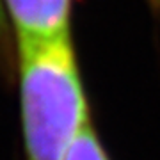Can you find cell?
Returning a JSON list of instances; mask_svg holds the SVG:
<instances>
[{
  "label": "cell",
  "instance_id": "6da1fadb",
  "mask_svg": "<svg viewBox=\"0 0 160 160\" xmlns=\"http://www.w3.org/2000/svg\"><path fill=\"white\" fill-rule=\"evenodd\" d=\"M23 160H66L89 128V103L71 34L16 41Z\"/></svg>",
  "mask_w": 160,
  "mask_h": 160
},
{
  "label": "cell",
  "instance_id": "7a4b0ae2",
  "mask_svg": "<svg viewBox=\"0 0 160 160\" xmlns=\"http://www.w3.org/2000/svg\"><path fill=\"white\" fill-rule=\"evenodd\" d=\"M71 6L73 0H0V14L14 41H41L69 34Z\"/></svg>",
  "mask_w": 160,
  "mask_h": 160
},
{
  "label": "cell",
  "instance_id": "3957f363",
  "mask_svg": "<svg viewBox=\"0 0 160 160\" xmlns=\"http://www.w3.org/2000/svg\"><path fill=\"white\" fill-rule=\"evenodd\" d=\"M66 160H110L96 130L89 126L69 149Z\"/></svg>",
  "mask_w": 160,
  "mask_h": 160
}]
</instances>
